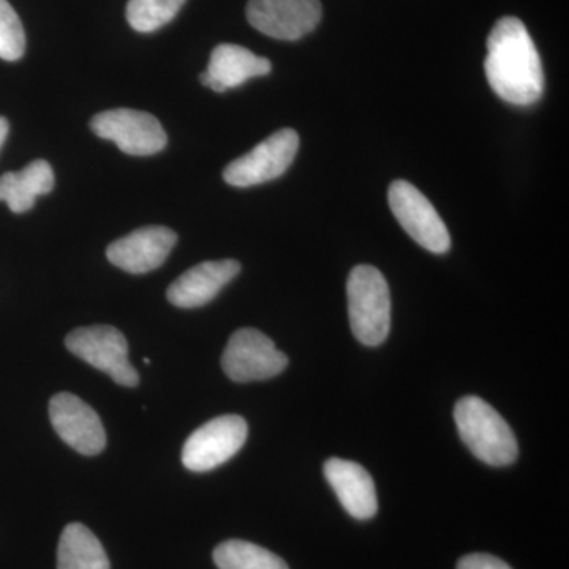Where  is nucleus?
<instances>
[{
	"label": "nucleus",
	"mask_w": 569,
	"mask_h": 569,
	"mask_svg": "<svg viewBox=\"0 0 569 569\" xmlns=\"http://www.w3.org/2000/svg\"><path fill=\"white\" fill-rule=\"evenodd\" d=\"M54 189V171L47 160H33L21 171H10L0 176V201H6L10 211H31L37 197Z\"/></svg>",
	"instance_id": "dca6fc26"
},
{
	"label": "nucleus",
	"mask_w": 569,
	"mask_h": 569,
	"mask_svg": "<svg viewBox=\"0 0 569 569\" xmlns=\"http://www.w3.org/2000/svg\"><path fill=\"white\" fill-rule=\"evenodd\" d=\"M389 208L413 241L432 253L448 252L451 236L432 203L413 183L395 181L389 187Z\"/></svg>",
	"instance_id": "0eeeda50"
},
{
	"label": "nucleus",
	"mask_w": 569,
	"mask_h": 569,
	"mask_svg": "<svg viewBox=\"0 0 569 569\" xmlns=\"http://www.w3.org/2000/svg\"><path fill=\"white\" fill-rule=\"evenodd\" d=\"M325 477L351 518L367 520L377 515L376 485L365 467L353 460L332 458L325 463Z\"/></svg>",
	"instance_id": "4468645a"
},
{
	"label": "nucleus",
	"mask_w": 569,
	"mask_h": 569,
	"mask_svg": "<svg viewBox=\"0 0 569 569\" xmlns=\"http://www.w3.org/2000/svg\"><path fill=\"white\" fill-rule=\"evenodd\" d=\"M186 0H129L127 21L137 32L149 33L174 20Z\"/></svg>",
	"instance_id": "6ab92c4d"
},
{
	"label": "nucleus",
	"mask_w": 569,
	"mask_h": 569,
	"mask_svg": "<svg viewBox=\"0 0 569 569\" xmlns=\"http://www.w3.org/2000/svg\"><path fill=\"white\" fill-rule=\"evenodd\" d=\"M249 427L238 415L213 418L187 438L182 463L187 470L204 473L228 462L244 447Z\"/></svg>",
	"instance_id": "39448f33"
},
{
	"label": "nucleus",
	"mask_w": 569,
	"mask_h": 569,
	"mask_svg": "<svg viewBox=\"0 0 569 569\" xmlns=\"http://www.w3.org/2000/svg\"><path fill=\"white\" fill-rule=\"evenodd\" d=\"M351 331L367 347L381 346L391 329V295L387 279L369 264L356 266L347 282Z\"/></svg>",
	"instance_id": "7ed1b4c3"
},
{
	"label": "nucleus",
	"mask_w": 569,
	"mask_h": 569,
	"mask_svg": "<svg viewBox=\"0 0 569 569\" xmlns=\"http://www.w3.org/2000/svg\"><path fill=\"white\" fill-rule=\"evenodd\" d=\"M26 51V33L9 0H0V59L14 62Z\"/></svg>",
	"instance_id": "aec40b11"
},
{
	"label": "nucleus",
	"mask_w": 569,
	"mask_h": 569,
	"mask_svg": "<svg viewBox=\"0 0 569 569\" xmlns=\"http://www.w3.org/2000/svg\"><path fill=\"white\" fill-rule=\"evenodd\" d=\"M9 121H7L6 118H2V116H0V148H2L3 142H6L7 140V137H9Z\"/></svg>",
	"instance_id": "4be33fe9"
},
{
	"label": "nucleus",
	"mask_w": 569,
	"mask_h": 569,
	"mask_svg": "<svg viewBox=\"0 0 569 569\" xmlns=\"http://www.w3.org/2000/svg\"><path fill=\"white\" fill-rule=\"evenodd\" d=\"M66 347L121 387L133 388L140 383V377L129 361V343L122 332L112 326L74 329L67 336Z\"/></svg>",
	"instance_id": "20e7f679"
},
{
	"label": "nucleus",
	"mask_w": 569,
	"mask_h": 569,
	"mask_svg": "<svg viewBox=\"0 0 569 569\" xmlns=\"http://www.w3.org/2000/svg\"><path fill=\"white\" fill-rule=\"evenodd\" d=\"M219 569H290L279 556L253 542L230 539L213 550Z\"/></svg>",
	"instance_id": "a211bd4d"
},
{
	"label": "nucleus",
	"mask_w": 569,
	"mask_h": 569,
	"mask_svg": "<svg viewBox=\"0 0 569 569\" xmlns=\"http://www.w3.org/2000/svg\"><path fill=\"white\" fill-rule=\"evenodd\" d=\"M455 421L471 455L492 467H505L519 456L518 440L496 408L479 397L467 396L456 403Z\"/></svg>",
	"instance_id": "f03ea898"
},
{
	"label": "nucleus",
	"mask_w": 569,
	"mask_h": 569,
	"mask_svg": "<svg viewBox=\"0 0 569 569\" xmlns=\"http://www.w3.org/2000/svg\"><path fill=\"white\" fill-rule=\"evenodd\" d=\"M458 569H512L507 561L490 553H470L459 560Z\"/></svg>",
	"instance_id": "412c9836"
},
{
	"label": "nucleus",
	"mask_w": 569,
	"mask_h": 569,
	"mask_svg": "<svg viewBox=\"0 0 569 569\" xmlns=\"http://www.w3.org/2000/svg\"><path fill=\"white\" fill-rule=\"evenodd\" d=\"M486 78L500 99L529 107L541 99L545 71L526 24L515 17L497 21L488 39Z\"/></svg>",
	"instance_id": "f257e3e1"
},
{
	"label": "nucleus",
	"mask_w": 569,
	"mask_h": 569,
	"mask_svg": "<svg viewBox=\"0 0 569 569\" xmlns=\"http://www.w3.org/2000/svg\"><path fill=\"white\" fill-rule=\"evenodd\" d=\"M178 242L170 228L144 227L112 242L107 250L108 260L130 274H146L160 268Z\"/></svg>",
	"instance_id": "f8f14e48"
},
{
	"label": "nucleus",
	"mask_w": 569,
	"mask_h": 569,
	"mask_svg": "<svg viewBox=\"0 0 569 569\" xmlns=\"http://www.w3.org/2000/svg\"><path fill=\"white\" fill-rule=\"evenodd\" d=\"M58 569H111L102 542L82 523H70L62 531Z\"/></svg>",
	"instance_id": "f3484780"
},
{
	"label": "nucleus",
	"mask_w": 569,
	"mask_h": 569,
	"mask_svg": "<svg viewBox=\"0 0 569 569\" xmlns=\"http://www.w3.org/2000/svg\"><path fill=\"white\" fill-rule=\"evenodd\" d=\"M50 419L58 436L82 456H97L107 447L99 415L80 397L61 392L50 402Z\"/></svg>",
	"instance_id": "9b49d317"
},
{
	"label": "nucleus",
	"mask_w": 569,
	"mask_h": 569,
	"mask_svg": "<svg viewBox=\"0 0 569 569\" xmlns=\"http://www.w3.org/2000/svg\"><path fill=\"white\" fill-rule=\"evenodd\" d=\"M320 0H249L247 20L272 39L295 41L317 28L321 20Z\"/></svg>",
	"instance_id": "9d476101"
},
{
	"label": "nucleus",
	"mask_w": 569,
	"mask_h": 569,
	"mask_svg": "<svg viewBox=\"0 0 569 569\" xmlns=\"http://www.w3.org/2000/svg\"><path fill=\"white\" fill-rule=\"evenodd\" d=\"M298 149V132L279 130L228 164L223 171L224 182L233 187H252L274 181L293 163Z\"/></svg>",
	"instance_id": "1a4fd4ad"
},
{
	"label": "nucleus",
	"mask_w": 569,
	"mask_h": 569,
	"mask_svg": "<svg viewBox=\"0 0 569 569\" xmlns=\"http://www.w3.org/2000/svg\"><path fill=\"white\" fill-rule=\"evenodd\" d=\"M287 366V355L277 350L268 336L252 328L236 331L222 356L223 372L238 383L269 380L282 373Z\"/></svg>",
	"instance_id": "423d86ee"
},
{
	"label": "nucleus",
	"mask_w": 569,
	"mask_h": 569,
	"mask_svg": "<svg viewBox=\"0 0 569 569\" xmlns=\"http://www.w3.org/2000/svg\"><path fill=\"white\" fill-rule=\"evenodd\" d=\"M271 61L239 44L222 43L213 48L208 70L200 74L201 84L216 92L239 88L252 78L271 71Z\"/></svg>",
	"instance_id": "2eb2a0df"
},
{
	"label": "nucleus",
	"mask_w": 569,
	"mask_h": 569,
	"mask_svg": "<svg viewBox=\"0 0 569 569\" xmlns=\"http://www.w3.org/2000/svg\"><path fill=\"white\" fill-rule=\"evenodd\" d=\"M241 272L236 260L204 261L183 272L170 284L168 301L181 309H197L209 305Z\"/></svg>",
	"instance_id": "ddd939ff"
},
{
	"label": "nucleus",
	"mask_w": 569,
	"mask_h": 569,
	"mask_svg": "<svg viewBox=\"0 0 569 569\" xmlns=\"http://www.w3.org/2000/svg\"><path fill=\"white\" fill-rule=\"evenodd\" d=\"M92 132L118 144L129 156L144 157L162 151L168 137L156 116L146 111L118 108L93 116Z\"/></svg>",
	"instance_id": "6e6552de"
}]
</instances>
